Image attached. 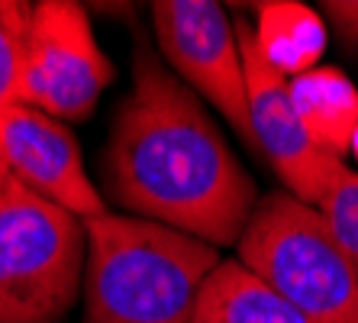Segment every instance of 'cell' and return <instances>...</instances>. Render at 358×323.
<instances>
[{
  "label": "cell",
  "instance_id": "obj_1",
  "mask_svg": "<svg viewBox=\"0 0 358 323\" xmlns=\"http://www.w3.org/2000/svg\"><path fill=\"white\" fill-rule=\"evenodd\" d=\"M103 191L126 217L217 249L239 242L262 198L200 97L145 36L136 39L133 84L103 149Z\"/></svg>",
  "mask_w": 358,
  "mask_h": 323
},
{
  "label": "cell",
  "instance_id": "obj_2",
  "mask_svg": "<svg viewBox=\"0 0 358 323\" xmlns=\"http://www.w3.org/2000/svg\"><path fill=\"white\" fill-rule=\"evenodd\" d=\"M220 249L126 214L87 220L84 323H191Z\"/></svg>",
  "mask_w": 358,
  "mask_h": 323
},
{
  "label": "cell",
  "instance_id": "obj_3",
  "mask_svg": "<svg viewBox=\"0 0 358 323\" xmlns=\"http://www.w3.org/2000/svg\"><path fill=\"white\" fill-rule=\"evenodd\" d=\"M236 249L310 323H358V275L320 207L291 191L262 194Z\"/></svg>",
  "mask_w": 358,
  "mask_h": 323
},
{
  "label": "cell",
  "instance_id": "obj_4",
  "mask_svg": "<svg viewBox=\"0 0 358 323\" xmlns=\"http://www.w3.org/2000/svg\"><path fill=\"white\" fill-rule=\"evenodd\" d=\"M87 224L7 178L0 184V323H62L84 288Z\"/></svg>",
  "mask_w": 358,
  "mask_h": 323
},
{
  "label": "cell",
  "instance_id": "obj_5",
  "mask_svg": "<svg viewBox=\"0 0 358 323\" xmlns=\"http://www.w3.org/2000/svg\"><path fill=\"white\" fill-rule=\"evenodd\" d=\"M117 78L87 10L75 0L29 4L20 42V100L62 123H81Z\"/></svg>",
  "mask_w": 358,
  "mask_h": 323
},
{
  "label": "cell",
  "instance_id": "obj_6",
  "mask_svg": "<svg viewBox=\"0 0 358 323\" xmlns=\"http://www.w3.org/2000/svg\"><path fill=\"white\" fill-rule=\"evenodd\" d=\"M155 42L175 75L197 97L210 100L229 120L239 139L255 149L245 97V65L236 20L217 0H155Z\"/></svg>",
  "mask_w": 358,
  "mask_h": 323
},
{
  "label": "cell",
  "instance_id": "obj_7",
  "mask_svg": "<svg viewBox=\"0 0 358 323\" xmlns=\"http://www.w3.org/2000/svg\"><path fill=\"white\" fill-rule=\"evenodd\" d=\"M236 33L242 46V65H245V97H249V123L255 152L275 168L284 191L303 204L320 207L326 188L333 184L336 172L345 162L326 156L310 139L307 126L300 123L291 100V78L265 62V55L255 46L249 17H236Z\"/></svg>",
  "mask_w": 358,
  "mask_h": 323
},
{
  "label": "cell",
  "instance_id": "obj_8",
  "mask_svg": "<svg viewBox=\"0 0 358 323\" xmlns=\"http://www.w3.org/2000/svg\"><path fill=\"white\" fill-rule=\"evenodd\" d=\"M3 165L13 181L78 220L107 214V200L84 168V156L68 123L29 104H13L0 133Z\"/></svg>",
  "mask_w": 358,
  "mask_h": 323
},
{
  "label": "cell",
  "instance_id": "obj_9",
  "mask_svg": "<svg viewBox=\"0 0 358 323\" xmlns=\"http://www.w3.org/2000/svg\"><path fill=\"white\" fill-rule=\"evenodd\" d=\"M291 100L317 149L339 162L349 156L352 136L358 130V88L345 71L317 65L291 78Z\"/></svg>",
  "mask_w": 358,
  "mask_h": 323
},
{
  "label": "cell",
  "instance_id": "obj_10",
  "mask_svg": "<svg viewBox=\"0 0 358 323\" xmlns=\"http://www.w3.org/2000/svg\"><path fill=\"white\" fill-rule=\"evenodd\" d=\"M252 10L255 46L275 71H281L284 78H297L317 68L329 42V29L320 10L297 0H262Z\"/></svg>",
  "mask_w": 358,
  "mask_h": 323
},
{
  "label": "cell",
  "instance_id": "obj_11",
  "mask_svg": "<svg viewBox=\"0 0 358 323\" xmlns=\"http://www.w3.org/2000/svg\"><path fill=\"white\" fill-rule=\"evenodd\" d=\"M191 323H310L239 259L220 262L200 291Z\"/></svg>",
  "mask_w": 358,
  "mask_h": 323
},
{
  "label": "cell",
  "instance_id": "obj_12",
  "mask_svg": "<svg viewBox=\"0 0 358 323\" xmlns=\"http://www.w3.org/2000/svg\"><path fill=\"white\" fill-rule=\"evenodd\" d=\"M29 4L23 0H0V133L10 107L20 104V42H23ZM3 149H0V184L7 181Z\"/></svg>",
  "mask_w": 358,
  "mask_h": 323
},
{
  "label": "cell",
  "instance_id": "obj_13",
  "mask_svg": "<svg viewBox=\"0 0 358 323\" xmlns=\"http://www.w3.org/2000/svg\"><path fill=\"white\" fill-rule=\"evenodd\" d=\"M320 214L326 217V224L339 240L342 252L349 256L352 268L358 275V172L349 165H342L336 172L333 184L326 188L323 200H320Z\"/></svg>",
  "mask_w": 358,
  "mask_h": 323
},
{
  "label": "cell",
  "instance_id": "obj_14",
  "mask_svg": "<svg viewBox=\"0 0 358 323\" xmlns=\"http://www.w3.org/2000/svg\"><path fill=\"white\" fill-rule=\"evenodd\" d=\"M320 17L326 20V29L336 36L342 49L358 55V0H326Z\"/></svg>",
  "mask_w": 358,
  "mask_h": 323
},
{
  "label": "cell",
  "instance_id": "obj_15",
  "mask_svg": "<svg viewBox=\"0 0 358 323\" xmlns=\"http://www.w3.org/2000/svg\"><path fill=\"white\" fill-rule=\"evenodd\" d=\"M352 156L358 158V130H355V136H352Z\"/></svg>",
  "mask_w": 358,
  "mask_h": 323
}]
</instances>
